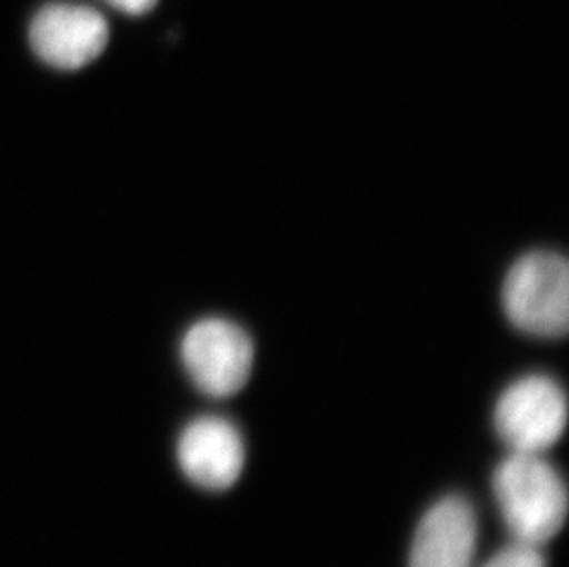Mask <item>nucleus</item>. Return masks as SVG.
Segmentation results:
<instances>
[{
	"label": "nucleus",
	"instance_id": "20e7f679",
	"mask_svg": "<svg viewBox=\"0 0 569 567\" xmlns=\"http://www.w3.org/2000/svg\"><path fill=\"white\" fill-rule=\"evenodd\" d=\"M566 424L568 400L549 376L529 375L512 381L496 404V431L516 454H542L559 442Z\"/></svg>",
	"mask_w": 569,
	"mask_h": 567
},
{
	"label": "nucleus",
	"instance_id": "f257e3e1",
	"mask_svg": "<svg viewBox=\"0 0 569 567\" xmlns=\"http://www.w3.org/2000/svg\"><path fill=\"white\" fill-rule=\"evenodd\" d=\"M495 496L510 535L526 546H543L568 516L565 481L537 454L507 457L495 474Z\"/></svg>",
	"mask_w": 569,
	"mask_h": 567
},
{
	"label": "nucleus",
	"instance_id": "423d86ee",
	"mask_svg": "<svg viewBox=\"0 0 569 567\" xmlns=\"http://www.w3.org/2000/svg\"><path fill=\"white\" fill-rule=\"evenodd\" d=\"M178 460L193 485L207 490H226L243 470L242 435L227 418H196L179 437Z\"/></svg>",
	"mask_w": 569,
	"mask_h": 567
},
{
	"label": "nucleus",
	"instance_id": "6e6552de",
	"mask_svg": "<svg viewBox=\"0 0 569 567\" xmlns=\"http://www.w3.org/2000/svg\"><path fill=\"white\" fill-rule=\"evenodd\" d=\"M483 567H546V560L538 547L516 541L498 553L495 558H490Z\"/></svg>",
	"mask_w": 569,
	"mask_h": 567
},
{
	"label": "nucleus",
	"instance_id": "0eeeda50",
	"mask_svg": "<svg viewBox=\"0 0 569 567\" xmlns=\"http://www.w3.org/2000/svg\"><path fill=\"white\" fill-rule=\"evenodd\" d=\"M478 544V519L472 505L448 496L420 521L409 555V567H470Z\"/></svg>",
	"mask_w": 569,
	"mask_h": 567
},
{
	"label": "nucleus",
	"instance_id": "f03ea898",
	"mask_svg": "<svg viewBox=\"0 0 569 567\" xmlns=\"http://www.w3.org/2000/svg\"><path fill=\"white\" fill-rule=\"evenodd\" d=\"M501 308L510 325L540 339L562 338L569 327V268L560 252L531 251L507 269Z\"/></svg>",
	"mask_w": 569,
	"mask_h": 567
},
{
	"label": "nucleus",
	"instance_id": "39448f33",
	"mask_svg": "<svg viewBox=\"0 0 569 567\" xmlns=\"http://www.w3.org/2000/svg\"><path fill=\"white\" fill-rule=\"evenodd\" d=\"M108 43V21L87 6L50 4L30 24L33 52L56 69H81L102 54Z\"/></svg>",
	"mask_w": 569,
	"mask_h": 567
},
{
	"label": "nucleus",
	"instance_id": "7ed1b4c3",
	"mask_svg": "<svg viewBox=\"0 0 569 567\" xmlns=\"http://www.w3.org/2000/svg\"><path fill=\"white\" fill-rule=\"evenodd\" d=\"M181 361L199 391L229 398L242 391L253 372L254 342L238 322L204 317L181 339Z\"/></svg>",
	"mask_w": 569,
	"mask_h": 567
},
{
	"label": "nucleus",
	"instance_id": "1a4fd4ad",
	"mask_svg": "<svg viewBox=\"0 0 569 567\" xmlns=\"http://www.w3.org/2000/svg\"><path fill=\"white\" fill-rule=\"evenodd\" d=\"M117 10L124 11L128 16H144L156 8L159 0H106Z\"/></svg>",
	"mask_w": 569,
	"mask_h": 567
}]
</instances>
